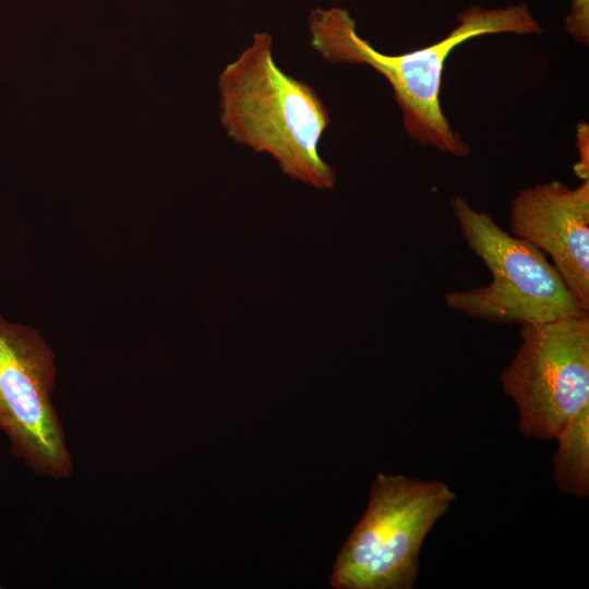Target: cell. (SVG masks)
Masks as SVG:
<instances>
[{
	"label": "cell",
	"mask_w": 589,
	"mask_h": 589,
	"mask_svg": "<svg viewBox=\"0 0 589 589\" xmlns=\"http://www.w3.org/2000/svg\"><path fill=\"white\" fill-rule=\"evenodd\" d=\"M459 24L442 40L401 55H385L361 38L348 10L316 8L308 19L310 44L332 63L366 64L390 84L407 133L422 145L457 157L469 146L442 112L440 89L445 61L459 44L485 34H538L539 23L526 4L485 10L471 7L459 14Z\"/></svg>",
	"instance_id": "obj_1"
},
{
	"label": "cell",
	"mask_w": 589,
	"mask_h": 589,
	"mask_svg": "<svg viewBox=\"0 0 589 589\" xmlns=\"http://www.w3.org/2000/svg\"><path fill=\"white\" fill-rule=\"evenodd\" d=\"M521 342L501 374L529 438H555L589 408V315L520 325Z\"/></svg>",
	"instance_id": "obj_5"
},
{
	"label": "cell",
	"mask_w": 589,
	"mask_h": 589,
	"mask_svg": "<svg viewBox=\"0 0 589 589\" xmlns=\"http://www.w3.org/2000/svg\"><path fill=\"white\" fill-rule=\"evenodd\" d=\"M587 129V127L584 128V134ZM584 134L579 132V161L575 165V173L582 180L589 178L588 133H586V136Z\"/></svg>",
	"instance_id": "obj_10"
},
{
	"label": "cell",
	"mask_w": 589,
	"mask_h": 589,
	"mask_svg": "<svg viewBox=\"0 0 589 589\" xmlns=\"http://www.w3.org/2000/svg\"><path fill=\"white\" fill-rule=\"evenodd\" d=\"M449 203L466 243L492 276L485 286L447 292L449 309L490 323L519 325L588 313L543 252L505 231L464 197L453 196Z\"/></svg>",
	"instance_id": "obj_4"
},
{
	"label": "cell",
	"mask_w": 589,
	"mask_h": 589,
	"mask_svg": "<svg viewBox=\"0 0 589 589\" xmlns=\"http://www.w3.org/2000/svg\"><path fill=\"white\" fill-rule=\"evenodd\" d=\"M566 31L574 39L588 44L589 39V0H572L566 17Z\"/></svg>",
	"instance_id": "obj_9"
},
{
	"label": "cell",
	"mask_w": 589,
	"mask_h": 589,
	"mask_svg": "<svg viewBox=\"0 0 589 589\" xmlns=\"http://www.w3.org/2000/svg\"><path fill=\"white\" fill-rule=\"evenodd\" d=\"M510 229L550 256L565 285L589 312V178L569 188L551 181L520 191Z\"/></svg>",
	"instance_id": "obj_7"
},
{
	"label": "cell",
	"mask_w": 589,
	"mask_h": 589,
	"mask_svg": "<svg viewBox=\"0 0 589 589\" xmlns=\"http://www.w3.org/2000/svg\"><path fill=\"white\" fill-rule=\"evenodd\" d=\"M456 494L443 481L378 473L365 513L336 556L335 589H411L421 545Z\"/></svg>",
	"instance_id": "obj_3"
},
{
	"label": "cell",
	"mask_w": 589,
	"mask_h": 589,
	"mask_svg": "<svg viewBox=\"0 0 589 589\" xmlns=\"http://www.w3.org/2000/svg\"><path fill=\"white\" fill-rule=\"evenodd\" d=\"M55 353L35 328L0 316V430L14 457L36 476L73 472L63 425L51 402Z\"/></svg>",
	"instance_id": "obj_6"
},
{
	"label": "cell",
	"mask_w": 589,
	"mask_h": 589,
	"mask_svg": "<svg viewBox=\"0 0 589 589\" xmlns=\"http://www.w3.org/2000/svg\"><path fill=\"white\" fill-rule=\"evenodd\" d=\"M554 479L561 491L577 496L589 495V408L575 416L555 437Z\"/></svg>",
	"instance_id": "obj_8"
},
{
	"label": "cell",
	"mask_w": 589,
	"mask_h": 589,
	"mask_svg": "<svg viewBox=\"0 0 589 589\" xmlns=\"http://www.w3.org/2000/svg\"><path fill=\"white\" fill-rule=\"evenodd\" d=\"M218 86L220 120L232 141L268 154L293 180L334 188L335 170L318 152L328 110L312 86L276 64L271 34L254 33L251 45L225 67Z\"/></svg>",
	"instance_id": "obj_2"
}]
</instances>
